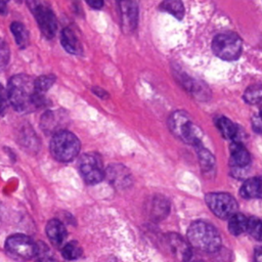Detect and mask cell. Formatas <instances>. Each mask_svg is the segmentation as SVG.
Here are the masks:
<instances>
[{"mask_svg": "<svg viewBox=\"0 0 262 262\" xmlns=\"http://www.w3.org/2000/svg\"><path fill=\"white\" fill-rule=\"evenodd\" d=\"M8 101L19 113H31L45 104V99L35 87V80L25 74L10 78L7 85Z\"/></svg>", "mask_w": 262, "mask_h": 262, "instance_id": "obj_1", "label": "cell"}, {"mask_svg": "<svg viewBox=\"0 0 262 262\" xmlns=\"http://www.w3.org/2000/svg\"><path fill=\"white\" fill-rule=\"evenodd\" d=\"M189 244L203 252L213 253L221 246V236L218 230L206 221H194L187 230Z\"/></svg>", "mask_w": 262, "mask_h": 262, "instance_id": "obj_2", "label": "cell"}, {"mask_svg": "<svg viewBox=\"0 0 262 262\" xmlns=\"http://www.w3.org/2000/svg\"><path fill=\"white\" fill-rule=\"evenodd\" d=\"M168 126L170 131L181 141L192 144L195 147L201 145L202 130L192 123L187 113L183 111L172 113L168 120Z\"/></svg>", "mask_w": 262, "mask_h": 262, "instance_id": "obj_3", "label": "cell"}, {"mask_svg": "<svg viewBox=\"0 0 262 262\" xmlns=\"http://www.w3.org/2000/svg\"><path fill=\"white\" fill-rule=\"evenodd\" d=\"M80 147L81 143L78 137L67 130L54 134L49 145L51 156L56 161L63 163L73 161L78 156Z\"/></svg>", "mask_w": 262, "mask_h": 262, "instance_id": "obj_4", "label": "cell"}, {"mask_svg": "<svg viewBox=\"0 0 262 262\" xmlns=\"http://www.w3.org/2000/svg\"><path fill=\"white\" fill-rule=\"evenodd\" d=\"M212 49L215 55L221 59L235 60L242 53L243 42L242 39L234 33H221L214 37Z\"/></svg>", "mask_w": 262, "mask_h": 262, "instance_id": "obj_5", "label": "cell"}, {"mask_svg": "<svg viewBox=\"0 0 262 262\" xmlns=\"http://www.w3.org/2000/svg\"><path fill=\"white\" fill-rule=\"evenodd\" d=\"M7 253L19 260H29L38 255L39 246L28 235L16 233L7 237L5 242Z\"/></svg>", "mask_w": 262, "mask_h": 262, "instance_id": "obj_6", "label": "cell"}, {"mask_svg": "<svg viewBox=\"0 0 262 262\" xmlns=\"http://www.w3.org/2000/svg\"><path fill=\"white\" fill-rule=\"evenodd\" d=\"M79 170L88 184H97L105 177L101 157L96 152L84 154L79 160Z\"/></svg>", "mask_w": 262, "mask_h": 262, "instance_id": "obj_7", "label": "cell"}, {"mask_svg": "<svg viewBox=\"0 0 262 262\" xmlns=\"http://www.w3.org/2000/svg\"><path fill=\"white\" fill-rule=\"evenodd\" d=\"M210 210L219 218L226 219L233 216L237 211L235 199L226 192H210L205 196Z\"/></svg>", "mask_w": 262, "mask_h": 262, "instance_id": "obj_8", "label": "cell"}, {"mask_svg": "<svg viewBox=\"0 0 262 262\" xmlns=\"http://www.w3.org/2000/svg\"><path fill=\"white\" fill-rule=\"evenodd\" d=\"M28 4L35 15L43 36H45L47 39L53 38L57 30L56 17L53 11L44 3L30 2Z\"/></svg>", "mask_w": 262, "mask_h": 262, "instance_id": "obj_9", "label": "cell"}, {"mask_svg": "<svg viewBox=\"0 0 262 262\" xmlns=\"http://www.w3.org/2000/svg\"><path fill=\"white\" fill-rule=\"evenodd\" d=\"M69 123L68 114L62 110L57 111H48L43 114L40 121V126L42 130L46 133L56 134L60 131H63V128Z\"/></svg>", "mask_w": 262, "mask_h": 262, "instance_id": "obj_10", "label": "cell"}, {"mask_svg": "<svg viewBox=\"0 0 262 262\" xmlns=\"http://www.w3.org/2000/svg\"><path fill=\"white\" fill-rule=\"evenodd\" d=\"M120 21L122 30L125 34H131L137 26L138 6L134 1H120L118 2Z\"/></svg>", "mask_w": 262, "mask_h": 262, "instance_id": "obj_11", "label": "cell"}, {"mask_svg": "<svg viewBox=\"0 0 262 262\" xmlns=\"http://www.w3.org/2000/svg\"><path fill=\"white\" fill-rule=\"evenodd\" d=\"M105 177L117 189H126L131 186L133 180L129 170L122 164H113L105 170Z\"/></svg>", "mask_w": 262, "mask_h": 262, "instance_id": "obj_12", "label": "cell"}, {"mask_svg": "<svg viewBox=\"0 0 262 262\" xmlns=\"http://www.w3.org/2000/svg\"><path fill=\"white\" fill-rule=\"evenodd\" d=\"M167 243L173 254L183 262H186L192 256V252L189 246L178 234L169 233L167 235Z\"/></svg>", "mask_w": 262, "mask_h": 262, "instance_id": "obj_13", "label": "cell"}, {"mask_svg": "<svg viewBox=\"0 0 262 262\" xmlns=\"http://www.w3.org/2000/svg\"><path fill=\"white\" fill-rule=\"evenodd\" d=\"M46 234L55 247H60L67 238L68 232L64 225L57 219H51L46 224Z\"/></svg>", "mask_w": 262, "mask_h": 262, "instance_id": "obj_14", "label": "cell"}, {"mask_svg": "<svg viewBox=\"0 0 262 262\" xmlns=\"http://www.w3.org/2000/svg\"><path fill=\"white\" fill-rule=\"evenodd\" d=\"M60 43L64 50L74 55H80L82 53V46L75 35V33L69 29L64 28L60 33Z\"/></svg>", "mask_w": 262, "mask_h": 262, "instance_id": "obj_15", "label": "cell"}, {"mask_svg": "<svg viewBox=\"0 0 262 262\" xmlns=\"http://www.w3.org/2000/svg\"><path fill=\"white\" fill-rule=\"evenodd\" d=\"M251 163V156L247 148L239 142H234L230 147V164L237 168H244Z\"/></svg>", "mask_w": 262, "mask_h": 262, "instance_id": "obj_16", "label": "cell"}, {"mask_svg": "<svg viewBox=\"0 0 262 262\" xmlns=\"http://www.w3.org/2000/svg\"><path fill=\"white\" fill-rule=\"evenodd\" d=\"M169 210V202L161 195L154 196L148 205V213L154 220L164 219L168 215Z\"/></svg>", "mask_w": 262, "mask_h": 262, "instance_id": "obj_17", "label": "cell"}, {"mask_svg": "<svg viewBox=\"0 0 262 262\" xmlns=\"http://www.w3.org/2000/svg\"><path fill=\"white\" fill-rule=\"evenodd\" d=\"M239 192L246 199H262V178L255 177L246 180Z\"/></svg>", "mask_w": 262, "mask_h": 262, "instance_id": "obj_18", "label": "cell"}, {"mask_svg": "<svg viewBox=\"0 0 262 262\" xmlns=\"http://www.w3.org/2000/svg\"><path fill=\"white\" fill-rule=\"evenodd\" d=\"M216 126L221 135L225 139H235L237 135V127L226 117H220L216 121Z\"/></svg>", "mask_w": 262, "mask_h": 262, "instance_id": "obj_19", "label": "cell"}, {"mask_svg": "<svg viewBox=\"0 0 262 262\" xmlns=\"http://www.w3.org/2000/svg\"><path fill=\"white\" fill-rule=\"evenodd\" d=\"M248 219L245 215L241 213H235L229 218L228 221V230L233 235H239L247 231Z\"/></svg>", "mask_w": 262, "mask_h": 262, "instance_id": "obj_20", "label": "cell"}, {"mask_svg": "<svg viewBox=\"0 0 262 262\" xmlns=\"http://www.w3.org/2000/svg\"><path fill=\"white\" fill-rule=\"evenodd\" d=\"M10 30L14 36L17 46L25 49L29 44V32L26 27L18 21H13L10 26Z\"/></svg>", "mask_w": 262, "mask_h": 262, "instance_id": "obj_21", "label": "cell"}, {"mask_svg": "<svg viewBox=\"0 0 262 262\" xmlns=\"http://www.w3.org/2000/svg\"><path fill=\"white\" fill-rule=\"evenodd\" d=\"M244 100L249 104H256L262 100V86L254 84L249 86L244 93Z\"/></svg>", "mask_w": 262, "mask_h": 262, "instance_id": "obj_22", "label": "cell"}, {"mask_svg": "<svg viewBox=\"0 0 262 262\" xmlns=\"http://www.w3.org/2000/svg\"><path fill=\"white\" fill-rule=\"evenodd\" d=\"M160 9L162 11H166V12L171 13L172 15H174L177 18H182L183 13H184L182 3L180 1H176V0L162 2L161 5H160Z\"/></svg>", "mask_w": 262, "mask_h": 262, "instance_id": "obj_23", "label": "cell"}, {"mask_svg": "<svg viewBox=\"0 0 262 262\" xmlns=\"http://www.w3.org/2000/svg\"><path fill=\"white\" fill-rule=\"evenodd\" d=\"M247 231L255 239L262 241V220L257 217L249 218Z\"/></svg>", "mask_w": 262, "mask_h": 262, "instance_id": "obj_24", "label": "cell"}, {"mask_svg": "<svg viewBox=\"0 0 262 262\" xmlns=\"http://www.w3.org/2000/svg\"><path fill=\"white\" fill-rule=\"evenodd\" d=\"M61 254L66 260H77L82 255V249L79 247L77 243L72 242L63 246Z\"/></svg>", "mask_w": 262, "mask_h": 262, "instance_id": "obj_25", "label": "cell"}, {"mask_svg": "<svg viewBox=\"0 0 262 262\" xmlns=\"http://www.w3.org/2000/svg\"><path fill=\"white\" fill-rule=\"evenodd\" d=\"M55 81V76L53 75H43L38 77L35 80V87L36 90L43 95L44 92H46L54 83Z\"/></svg>", "mask_w": 262, "mask_h": 262, "instance_id": "obj_26", "label": "cell"}, {"mask_svg": "<svg viewBox=\"0 0 262 262\" xmlns=\"http://www.w3.org/2000/svg\"><path fill=\"white\" fill-rule=\"evenodd\" d=\"M198 154L200 157V161L202 163V167L205 168V170L210 169L214 166V158L209 150H207L206 148H203L200 145L198 146Z\"/></svg>", "mask_w": 262, "mask_h": 262, "instance_id": "obj_27", "label": "cell"}, {"mask_svg": "<svg viewBox=\"0 0 262 262\" xmlns=\"http://www.w3.org/2000/svg\"><path fill=\"white\" fill-rule=\"evenodd\" d=\"M10 58V50L7 43L0 38V72H2L8 64Z\"/></svg>", "mask_w": 262, "mask_h": 262, "instance_id": "obj_28", "label": "cell"}, {"mask_svg": "<svg viewBox=\"0 0 262 262\" xmlns=\"http://www.w3.org/2000/svg\"><path fill=\"white\" fill-rule=\"evenodd\" d=\"M7 103H8V96H7V91L4 90L3 86L0 83V115L3 116L6 112L7 108Z\"/></svg>", "mask_w": 262, "mask_h": 262, "instance_id": "obj_29", "label": "cell"}, {"mask_svg": "<svg viewBox=\"0 0 262 262\" xmlns=\"http://www.w3.org/2000/svg\"><path fill=\"white\" fill-rule=\"evenodd\" d=\"M252 126H253V129L256 130V132H262V119L259 116L254 117Z\"/></svg>", "mask_w": 262, "mask_h": 262, "instance_id": "obj_30", "label": "cell"}, {"mask_svg": "<svg viewBox=\"0 0 262 262\" xmlns=\"http://www.w3.org/2000/svg\"><path fill=\"white\" fill-rule=\"evenodd\" d=\"M92 91H93V93H95L100 98H106L108 96V94H107V92L105 90H103L101 88H98V87H93Z\"/></svg>", "mask_w": 262, "mask_h": 262, "instance_id": "obj_31", "label": "cell"}, {"mask_svg": "<svg viewBox=\"0 0 262 262\" xmlns=\"http://www.w3.org/2000/svg\"><path fill=\"white\" fill-rule=\"evenodd\" d=\"M87 4L95 9H100L103 6V2L100 0H87Z\"/></svg>", "mask_w": 262, "mask_h": 262, "instance_id": "obj_32", "label": "cell"}, {"mask_svg": "<svg viewBox=\"0 0 262 262\" xmlns=\"http://www.w3.org/2000/svg\"><path fill=\"white\" fill-rule=\"evenodd\" d=\"M254 262H262V247H258L255 250Z\"/></svg>", "mask_w": 262, "mask_h": 262, "instance_id": "obj_33", "label": "cell"}, {"mask_svg": "<svg viewBox=\"0 0 262 262\" xmlns=\"http://www.w3.org/2000/svg\"><path fill=\"white\" fill-rule=\"evenodd\" d=\"M37 262H57L56 260H54L53 258H50L48 256H45V255H41L39 256Z\"/></svg>", "mask_w": 262, "mask_h": 262, "instance_id": "obj_34", "label": "cell"}, {"mask_svg": "<svg viewBox=\"0 0 262 262\" xmlns=\"http://www.w3.org/2000/svg\"><path fill=\"white\" fill-rule=\"evenodd\" d=\"M6 12V2L0 1V13L3 14Z\"/></svg>", "mask_w": 262, "mask_h": 262, "instance_id": "obj_35", "label": "cell"}, {"mask_svg": "<svg viewBox=\"0 0 262 262\" xmlns=\"http://www.w3.org/2000/svg\"><path fill=\"white\" fill-rule=\"evenodd\" d=\"M186 262H205V261H203L202 259H198V258H193L192 256L186 261Z\"/></svg>", "mask_w": 262, "mask_h": 262, "instance_id": "obj_36", "label": "cell"}, {"mask_svg": "<svg viewBox=\"0 0 262 262\" xmlns=\"http://www.w3.org/2000/svg\"><path fill=\"white\" fill-rule=\"evenodd\" d=\"M2 222V207H1V204H0V224Z\"/></svg>", "mask_w": 262, "mask_h": 262, "instance_id": "obj_37", "label": "cell"}, {"mask_svg": "<svg viewBox=\"0 0 262 262\" xmlns=\"http://www.w3.org/2000/svg\"><path fill=\"white\" fill-rule=\"evenodd\" d=\"M259 117L262 119V107H261L260 111H259Z\"/></svg>", "mask_w": 262, "mask_h": 262, "instance_id": "obj_38", "label": "cell"}]
</instances>
